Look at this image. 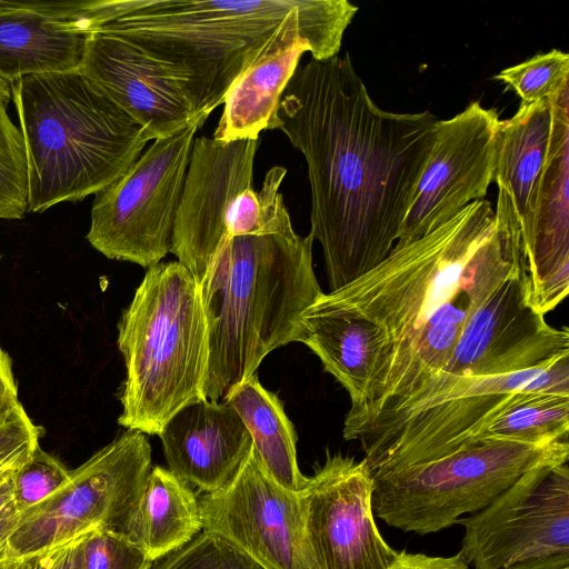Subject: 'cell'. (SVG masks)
Here are the masks:
<instances>
[{
    "label": "cell",
    "instance_id": "obj_8",
    "mask_svg": "<svg viewBox=\"0 0 569 569\" xmlns=\"http://www.w3.org/2000/svg\"><path fill=\"white\" fill-rule=\"evenodd\" d=\"M151 470L147 435L128 430L71 470L50 497L21 513L2 562L39 552L94 529L124 535Z\"/></svg>",
    "mask_w": 569,
    "mask_h": 569
},
{
    "label": "cell",
    "instance_id": "obj_28",
    "mask_svg": "<svg viewBox=\"0 0 569 569\" xmlns=\"http://www.w3.org/2000/svg\"><path fill=\"white\" fill-rule=\"evenodd\" d=\"M154 569H264L220 537L201 531Z\"/></svg>",
    "mask_w": 569,
    "mask_h": 569
},
{
    "label": "cell",
    "instance_id": "obj_30",
    "mask_svg": "<svg viewBox=\"0 0 569 569\" xmlns=\"http://www.w3.org/2000/svg\"><path fill=\"white\" fill-rule=\"evenodd\" d=\"M86 569H150L149 557L123 533L94 529L83 543Z\"/></svg>",
    "mask_w": 569,
    "mask_h": 569
},
{
    "label": "cell",
    "instance_id": "obj_14",
    "mask_svg": "<svg viewBox=\"0 0 569 569\" xmlns=\"http://www.w3.org/2000/svg\"><path fill=\"white\" fill-rule=\"evenodd\" d=\"M563 356H569L568 327L548 325L527 303L521 276L516 272L472 312L450 360L423 386L529 370Z\"/></svg>",
    "mask_w": 569,
    "mask_h": 569
},
{
    "label": "cell",
    "instance_id": "obj_24",
    "mask_svg": "<svg viewBox=\"0 0 569 569\" xmlns=\"http://www.w3.org/2000/svg\"><path fill=\"white\" fill-rule=\"evenodd\" d=\"M222 400L242 420L267 472L289 490H303L309 477L299 469L297 433L278 396L267 390L254 373L231 388Z\"/></svg>",
    "mask_w": 569,
    "mask_h": 569
},
{
    "label": "cell",
    "instance_id": "obj_18",
    "mask_svg": "<svg viewBox=\"0 0 569 569\" xmlns=\"http://www.w3.org/2000/svg\"><path fill=\"white\" fill-rule=\"evenodd\" d=\"M98 0H0V78L80 70Z\"/></svg>",
    "mask_w": 569,
    "mask_h": 569
},
{
    "label": "cell",
    "instance_id": "obj_25",
    "mask_svg": "<svg viewBox=\"0 0 569 569\" xmlns=\"http://www.w3.org/2000/svg\"><path fill=\"white\" fill-rule=\"evenodd\" d=\"M569 395L529 392L497 416L478 441L496 439L528 443L568 440Z\"/></svg>",
    "mask_w": 569,
    "mask_h": 569
},
{
    "label": "cell",
    "instance_id": "obj_19",
    "mask_svg": "<svg viewBox=\"0 0 569 569\" xmlns=\"http://www.w3.org/2000/svg\"><path fill=\"white\" fill-rule=\"evenodd\" d=\"M158 436L168 469L204 493L227 486L252 448L246 426L226 401L203 399L183 407Z\"/></svg>",
    "mask_w": 569,
    "mask_h": 569
},
{
    "label": "cell",
    "instance_id": "obj_4",
    "mask_svg": "<svg viewBox=\"0 0 569 569\" xmlns=\"http://www.w3.org/2000/svg\"><path fill=\"white\" fill-rule=\"evenodd\" d=\"M313 241L295 230L221 240L199 283L208 328V400H222L268 353L297 342L303 312L323 293L312 266Z\"/></svg>",
    "mask_w": 569,
    "mask_h": 569
},
{
    "label": "cell",
    "instance_id": "obj_33",
    "mask_svg": "<svg viewBox=\"0 0 569 569\" xmlns=\"http://www.w3.org/2000/svg\"><path fill=\"white\" fill-rule=\"evenodd\" d=\"M20 403L11 360L0 346V416Z\"/></svg>",
    "mask_w": 569,
    "mask_h": 569
},
{
    "label": "cell",
    "instance_id": "obj_6",
    "mask_svg": "<svg viewBox=\"0 0 569 569\" xmlns=\"http://www.w3.org/2000/svg\"><path fill=\"white\" fill-rule=\"evenodd\" d=\"M126 365L120 426L157 435L206 398L208 328L200 284L180 262L149 269L118 326Z\"/></svg>",
    "mask_w": 569,
    "mask_h": 569
},
{
    "label": "cell",
    "instance_id": "obj_21",
    "mask_svg": "<svg viewBox=\"0 0 569 569\" xmlns=\"http://www.w3.org/2000/svg\"><path fill=\"white\" fill-rule=\"evenodd\" d=\"M297 342L306 345L347 390L350 410L359 408L386 348L379 327L316 301L302 315Z\"/></svg>",
    "mask_w": 569,
    "mask_h": 569
},
{
    "label": "cell",
    "instance_id": "obj_29",
    "mask_svg": "<svg viewBox=\"0 0 569 569\" xmlns=\"http://www.w3.org/2000/svg\"><path fill=\"white\" fill-rule=\"evenodd\" d=\"M70 472L57 457L39 447L13 475V499L20 512L50 497L68 481Z\"/></svg>",
    "mask_w": 569,
    "mask_h": 569
},
{
    "label": "cell",
    "instance_id": "obj_17",
    "mask_svg": "<svg viewBox=\"0 0 569 569\" xmlns=\"http://www.w3.org/2000/svg\"><path fill=\"white\" fill-rule=\"evenodd\" d=\"M80 70L152 140L168 138L200 117L163 64L116 34L92 31Z\"/></svg>",
    "mask_w": 569,
    "mask_h": 569
},
{
    "label": "cell",
    "instance_id": "obj_3",
    "mask_svg": "<svg viewBox=\"0 0 569 569\" xmlns=\"http://www.w3.org/2000/svg\"><path fill=\"white\" fill-rule=\"evenodd\" d=\"M359 8L348 0H99L92 31L116 34L163 64L196 116L210 117L248 69L299 41L338 56Z\"/></svg>",
    "mask_w": 569,
    "mask_h": 569
},
{
    "label": "cell",
    "instance_id": "obj_9",
    "mask_svg": "<svg viewBox=\"0 0 569 569\" xmlns=\"http://www.w3.org/2000/svg\"><path fill=\"white\" fill-rule=\"evenodd\" d=\"M207 119L200 116L153 140L118 180L94 194L87 240L96 250L147 269L170 252L194 137Z\"/></svg>",
    "mask_w": 569,
    "mask_h": 569
},
{
    "label": "cell",
    "instance_id": "obj_15",
    "mask_svg": "<svg viewBox=\"0 0 569 569\" xmlns=\"http://www.w3.org/2000/svg\"><path fill=\"white\" fill-rule=\"evenodd\" d=\"M259 139L194 138L170 252L200 283L252 188Z\"/></svg>",
    "mask_w": 569,
    "mask_h": 569
},
{
    "label": "cell",
    "instance_id": "obj_11",
    "mask_svg": "<svg viewBox=\"0 0 569 569\" xmlns=\"http://www.w3.org/2000/svg\"><path fill=\"white\" fill-rule=\"evenodd\" d=\"M202 531L226 540L264 569H315L302 490L278 483L253 447L232 480L199 499Z\"/></svg>",
    "mask_w": 569,
    "mask_h": 569
},
{
    "label": "cell",
    "instance_id": "obj_7",
    "mask_svg": "<svg viewBox=\"0 0 569 569\" xmlns=\"http://www.w3.org/2000/svg\"><path fill=\"white\" fill-rule=\"evenodd\" d=\"M560 458H569L568 440L477 441L437 460L372 472V509L402 531L438 532L489 506L531 468Z\"/></svg>",
    "mask_w": 569,
    "mask_h": 569
},
{
    "label": "cell",
    "instance_id": "obj_5",
    "mask_svg": "<svg viewBox=\"0 0 569 569\" xmlns=\"http://www.w3.org/2000/svg\"><path fill=\"white\" fill-rule=\"evenodd\" d=\"M11 94L26 148L28 212L98 193L153 141L81 70L23 77Z\"/></svg>",
    "mask_w": 569,
    "mask_h": 569
},
{
    "label": "cell",
    "instance_id": "obj_13",
    "mask_svg": "<svg viewBox=\"0 0 569 569\" xmlns=\"http://www.w3.org/2000/svg\"><path fill=\"white\" fill-rule=\"evenodd\" d=\"M499 114L470 102L439 120L417 192L396 243L416 240L443 224L473 201L485 199L493 182Z\"/></svg>",
    "mask_w": 569,
    "mask_h": 569
},
{
    "label": "cell",
    "instance_id": "obj_23",
    "mask_svg": "<svg viewBox=\"0 0 569 569\" xmlns=\"http://www.w3.org/2000/svg\"><path fill=\"white\" fill-rule=\"evenodd\" d=\"M309 51V46L299 41L242 73L226 97L212 138L222 142L256 140L262 131L272 130L281 96L301 56Z\"/></svg>",
    "mask_w": 569,
    "mask_h": 569
},
{
    "label": "cell",
    "instance_id": "obj_26",
    "mask_svg": "<svg viewBox=\"0 0 569 569\" xmlns=\"http://www.w3.org/2000/svg\"><path fill=\"white\" fill-rule=\"evenodd\" d=\"M11 100V83L0 78V220L28 213L26 148L8 112Z\"/></svg>",
    "mask_w": 569,
    "mask_h": 569
},
{
    "label": "cell",
    "instance_id": "obj_34",
    "mask_svg": "<svg viewBox=\"0 0 569 569\" xmlns=\"http://www.w3.org/2000/svg\"><path fill=\"white\" fill-rule=\"evenodd\" d=\"M21 512L13 499V489L0 493V565L10 533L19 521Z\"/></svg>",
    "mask_w": 569,
    "mask_h": 569
},
{
    "label": "cell",
    "instance_id": "obj_35",
    "mask_svg": "<svg viewBox=\"0 0 569 569\" xmlns=\"http://www.w3.org/2000/svg\"><path fill=\"white\" fill-rule=\"evenodd\" d=\"M16 471L0 470V493L13 489V475Z\"/></svg>",
    "mask_w": 569,
    "mask_h": 569
},
{
    "label": "cell",
    "instance_id": "obj_1",
    "mask_svg": "<svg viewBox=\"0 0 569 569\" xmlns=\"http://www.w3.org/2000/svg\"><path fill=\"white\" fill-rule=\"evenodd\" d=\"M438 122L429 110L379 108L348 52L297 68L273 129L307 162L310 234L321 244L330 291L369 272L395 247Z\"/></svg>",
    "mask_w": 569,
    "mask_h": 569
},
{
    "label": "cell",
    "instance_id": "obj_27",
    "mask_svg": "<svg viewBox=\"0 0 569 569\" xmlns=\"http://www.w3.org/2000/svg\"><path fill=\"white\" fill-rule=\"evenodd\" d=\"M511 88L520 104L547 101L569 87V54L558 49L538 53L493 76Z\"/></svg>",
    "mask_w": 569,
    "mask_h": 569
},
{
    "label": "cell",
    "instance_id": "obj_12",
    "mask_svg": "<svg viewBox=\"0 0 569 569\" xmlns=\"http://www.w3.org/2000/svg\"><path fill=\"white\" fill-rule=\"evenodd\" d=\"M373 473L363 458L327 455L302 490L305 531L315 569H390L400 552L373 518Z\"/></svg>",
    "mask_w": 569,
    "mask_h": 569
},
{
    "label": "cell",
    "instance_id": "obj_10",
    "mask_svg": "<svg viewBox=\"0 0 569 569\" xmlns=\"http://www.w3.org/2000/svg\"><path fill=\"white\" fill-rule=\"evenodd\" d=\"M465 527L457 553L473 569H569L568 458L525 472Z\"/></svg>",
    "mask_w": 569,
    "mask_h": 569
},
{
    "label": "cell",
    "instance_id": "obj_32",
    "mask_svg": "<svg viewBox=\"0 0 569 569\" xmlns=\"http://www.w3.org/2000/svg\"><path fill=\"white\" fill-rule=\"evenodd\" d=\"M86 535L66 543L6 561L0 565V569H86L83 557Z\"/></svg>",
    "mask_w": 569,
    "mask_h": 569
},
{
    "label": "cell",
    "instance_id": "obj_31",
    "mask_svg": "<svg viewBox=\"0 0 569 569\" xmlns=\"http://www.w3.org/2000/svg\"><path fill=\"white\" fill-rule=\"evenodd\" d=\"M41 435L21 403L0 416V470L22 468L40 447Z\"/></svg>",
    "mask_w": 569,
    "mask_h": 569
},
{
    "label": "cell",
    "instance_id": "obj_2",
    "mask_svg": "<svg viewBox=\"0 0 569 569\" xmlns=\"http://www.w3.org/2000/svg\"><path fill=\"white\" fill-rule=\"evenodd\" d=\"M519 261L516 228L482 199L429 233L396 243L349 284L323 292L318 303L371 321L386 338L363 401L348 411L343 429L396 409L442 370L468 318L520 273Z\"/></svg>",
    "mask_w": 569,
    "mask_h": 569
},
{
    "label": "cell",
    "instance_id": "obj_22",
    "mask_svg": "<svg viewBox=\"0 0 569 569\" xmlns=\"http://www.w3.org/2000/svg\"><path fill=\"white\" fill-rule=\"evenodd\" d=\"M201 531L199 499L190 485L169 469L151 468L124 536L154 561L183 547Z\"/></svg>",
    "mask_w": 569,
    "mask_h": 569
},
{
    "label": "cell",
    "instance_id": "obj_16",
    "mask_svg": "<svg viewBox=\"0 0 569 569\" xmlns=\"http://www.w3.org/2000/svg\"><path fill=\"white\" fill-rule=\"evenodd\" d=\"M551 101L550 148L522 268L527 303L542 316L569 292V88Z\"/></svg>",
    "mask_w": 569,
    "mask_h": 569
},
{
    "label": "cell",
    "instance_id": "obj_20",
    "mask_svg": "<svg viewBox=\"0 0 569 569\" xmlns=\"http://www.w3.org/2000/svg\"><path fill=\"white\" fill-rule=\"evenodd\" d=\"M552 132V101L520 104L500 120L493 182L510 202L519 226L523 250L529 240L537 193L545 170Z\"/></svg>",
    "mask_w": 569,
    "mask_h": 569
}]
</instances>
